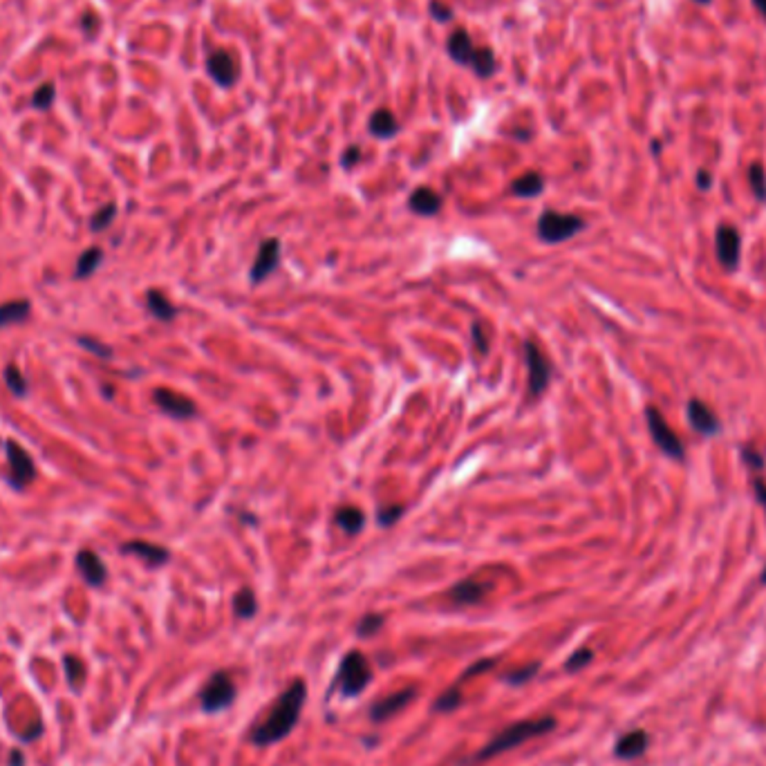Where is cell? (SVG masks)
<instances>
[{
  "label": "cell",
  "instance_id": "6da1fadb",
  "mask_svg": "<svg viewBox=\"0 0 766 766\" xmlns=\"http://www.w3.org/2000/svg\"><path fill=\"white\" fill-rule=\"evenodd\" d=\"M305 697H308V688L300 679H296L287 691L278 697V701L273 703L269 715L260 722L258 726H253L251 730V742L258 746H269L285 740L292 728L298 724V717L303 710Z\"/></svg>",
  "mask_w": 766,
  "mask_h": 766
},
{
  "label": "cell",
  "instance_id": "7a4b0ae2",
  "mask_svg": "<svg viewBox=\"0 0 766 766\" xmlns=\"http://www.w3.org/2000/svg\"><path fill=\"white\" fill-rule=\"evenodd\" d=\"M556 726V719L554 717H538V719H525V722H515L511 726H507L504 730H500L495 738L484 744L482 750L478 755H475V762H484V760H491V757H498L502 753H507V750L525 744L533 738H540V735H547L551 728Z\"/></svg>",
  "mask_w": 766,
  "mask_h": 766
},
{
  "label": "cell",
  "instance_id": "3957f363",
  "mask_svg": "<svg viewBox=\"0 0 766 766\" xmlns=\"http://www.w3.org/2000/svg\"><path fill=\"white\" fill-rule=\"evenodd\" d=\"M370 679H372L370 661H367L359 650L347 652L339 666V675H336V681L341 686V693L345 697H357L365 691Z\"/></svg>",
  "mask_w": 766,
  "mask_h": 766
},
{
  "label": "cell",
  "instance_id": "277c9868",
  "mask_svg": "<svg viewBox=\"0 0 766 766\" xmlns=\"http://www.w3.org/2000/svg\"><path fill=\"white\" fill-rule=\"evenodd\" d=\"M585 222L578 216H570V213H556V211H545L538 220V236L542 242L556 244L574 238L578 231H583Z\"/></svg>",
  "mask_w": 766,
  "mask_h": 766
},
{
  "label": "cell",
  "instance_id": "5b68a950",
  "mask_svg": "<svg viewBox=\"0 0 766 766\" xmlns=\"http://www.w3.org/2000/svg\"><path fill=\"white\" fill-rule=\"evenodd\" d=\"M234 699H236V683L231 681V677H229L226 672H216V675H211V679L206 681V686L200 693L202 708L206 713H220L231 706Z\"/></svg>",
  "mask_w": 766,
  "mask_h": 766
},
{
  "label": "cell",
  "instance_id": "8992f818",
  "mask_svg": "<svg viewBox=\"0 0 766 766\" xmlns=\"http://www.w3.org/2000/svg\"><path fill=\"white\" fill-rule=\"evenodd\" d=\"M646 419H648V428L650 435L654 439V444L661 448L668 457L672 459H683V444L679 441V437L675 435V431L668 426V421L663 419V415L656 408H648L646 410Z\"/></svg>",
  "mask_w": 766,
  "mask_h": 766
},
{
  "label": "cell",
  "instance_id": "52a82bcc",
  "mask_svg": "<svg viewBox=\"0 0 766 766\" xmlns=\"http://www.w3.org/2000/svg\"><path fill=\"white\" fill-rule=\"evenodd\" d=\"M525 357H527V370H529V399H538V397L547 390L549 379H551V367L545 355L538 350L533 341L525 343Z\"/></svg>",
  "mask_w": 766,
  "mask_h": 766
},
{
  "label": "cell",
  "instance_id": "ba28073f",
  "mask_svg": "<svg viewBox=\"0 0 766 766\" xmlns=\"http://www.w3.org/2000/svg\"><path fill=\"white\" fill-rule=\"evenodd\" d=\"M5 451H7V462L11 468V484L16 488H25L29 482L36 478V466L34 459L27 455V451L21 446L19 441H5Z\"/></svg>",
  "mask_w": 766,
  "mask_h": 766
},
{
  "label": "cell",
  "instance_id": "9c48e42d",
  "mask_svg": "<svg viewBox=\"0 0 766 766\" xmlns=\"http://www.w3.org/2000/svg\"><path fill=\"white\" fill-rule=\"evenodd\" d=\"M715 249L717 260L726 269H735L740 265V253H742V238L735 226L722 224L715 234Z\"/></svg>",
  "mask_w": 766,
  "mask_h": 766
},
{
  "label": "cell",
  "instance_id": "30bf717a",
  "mask_svg": "<svg viewBox=\"0 0 766 766\" xmlns=\"http://www.w3.org/2000/svg\"><path fill=\"white\" fill-rule=\"evenodd\" d=\"M280 260V240L278 238H267L263 244H260L258 256L251 265V283H263L267 276L278 267Z\"/></svg>",
  "mask_w": 766,
  "mask_h": 766
},
{
  "label": "cell",
  "instance_id": "8fae6325",
  "mask_svg": "<svg viewBox=\"0 0 766 766\" xmlns=\"http://www.w3.org/2000/svg\"><path fill=\"white\" fill-rule=\"evenodd\" d=\"M152 399H155V404L166 412V415H171L175 419H191L197 412L195 404L189 399V397L173 392L168 388H157L152 392Z\"/></svg>",
  "mask_w": 766,
  "mask_h": 766
},
{
  "label": "cell",
  "instance_id": "7c38bea8",
  "mask_svg": "<svg viewBox=\"0 0 766 766\" xmlns=\"http://www.w3.org/2000/svg\"><path fill=\"white\" fill-rule=\"evenodd\" d=\"M206 70H209V76L213 81H216L218 85L222 88H231L236 85L238 81V63L236 58L224 52V50H218L213 52L209 58H206Z\"/></svg>",
  "mask_w": 766,
  "mask_h": 766
},
{
  "label": "cell",
  "instance_id": "4fadbf2b",
  "mask_svg": "<svg viewBox=\"0 0 766 766\" xmlns=\"http://www.w3.org/2000/svg\"><path fill=\"white\" fill-rule=\"evenodd\" d=\"M76 570L83 576V580L90 587H101L108 578V570H105L103 560L95 554L92 549H83L76 556Z\"/></svg>",
  "mask_w": 766,
  "mask_h": 766
},
{
  "label": "cell",
  "instance_id": "5bb4252c",
  "mask_svg": "<svg viewBox=\"0 0 766 766\" xmlns=\"http://www.w3.org/2000/svg\"><path fill=\"white\" fill-rule=\"evenodd\" d=\"M415 688H406V691H399V693H392L390 697H383L381 701H377L374 706L370 708V715L374 722H383V719H390L392 715L402 713L408 703L415 699Z\"/></svg>",
  "mask_w": 766,
  "mask_h": 766
},
{
  "label": "cell",
  "instance_id": "9a60e30c",
  "mask_svg": "<svg viewBox=\"0 0 766 766\" xmlns=\"http://www.w3.org/2000/svg\"><path fill=\"white\" fill-rule=\"evenodd\" d=\"M121 551H124V554H132V556L144 558L150 567H162V565L168 562V558H171L168 549H164L162 545H155V542H146V540L124 542V545H121Z\"/></svg>",
  "mask_w": 766,
  "mask_h": 766
},
{
  "label": "cell",
  "instance_id": "2e32d148",
  "mask_svg": "<svg viewBox=\"0 0 766 766\" xmlns=\"http://www.w3.org/2000/svg\"><path fill=\"white\" fill-rule=\"evenodd\" d=\"M688 419H691L693 428L701 435H717L719 433V421L715 417V412L699 399H691L688 404Z\"/></svg>",
  "mask_w": 766,
  "mask_h": 766
},
{
  "label": "cell",
  "instance_id": "e0dca14e",
  "mask_svg": "<svg viewBox=\"0 0 766 766\" xmlns=\"http://www.w3.org/2000/svg\"><path fill=\"white\" fill-rule=\"evenodd\" d=\"M486 592H488L486 583L466 578V580H462V583H457L455 587L448 589V599L455 605H475V603H480L484 599Z\"/></svg>",
  "mask_w": 766,
  "mask_h": 766
},
{
  "label": "cell",
  "instance_id": "ac0fdd59",
  "mask_svg": "<svg viewBox=\"0 0 766 766\" xmlns=\"http://www.w3.org/2000/svg\"><path fill=\"white\" fill-rule=\"evenodd\" d=\"M646 748H648V735L643 730H632V733L623 735V738L617 742L614 753L621 760H634L646 753Z\"/></svg>",
  "mask_w": 766,
  "mask_h": 766
},
{
  "label": "cell",
  "instance_id": "d6986e66",
  "mask_svg": "<svg viewBox=\"0 0 766 766\" xmlns=\"http://www.w3.org/2000/svg\"><path fill=\"white\" fill-rule=\"evenodd\" d=\"M408 206L415 213H419V216H435V213L441 209V195L428 187L415 189L408 200Z\"/></svg>",
  "mask_w": 766,
  "mask_h": 766
},
{
  "label": "cell",
  "instance_id": "ffe728a7",
  "mask_svg": "<svg viewBox=\"0 0 766 766\" xmlns=\"http://www.w3.org/2000/svg\"><path fill=\"white\" fill-rule=\"evenodd\" d=\"M446 48H448V56L455 61V63H459V65H471L475 48H473V43H471V38H468V34H466V29L457 27L455 32L451 34Z\"/></svg>",
  "mask_w": 766,
  "mask_h": 766
},
{
  "label": "cell",
  "instance_id": "44dd1931",
  "mask_svg": "<svg viewBox=\"0 0 766 766\" xmlns=\"http://www.w3.org/2000/svg\"><path fill=\"white\" fill-rule=\"evenodd\" d=\"M370 132L379 140H390L397 132H399V121L394 119V115L386 108H379L372 117H370Z\"/></svg>",
  "mask_w": 766,
  "mask_h": 766
},
{
  "label": "cell",
  "instance_id": "7402d4cb",
  "mask_svg": "<svg viewBox=\"0 0 766 766\" xmlns=\"http://www.w3.org/2000/svg\"><path fill=\"white\" fill-rule=\"evenodd\" d=\"M29 303L27 300H9L5 305H0V330L7 325H16L23 323V320L29 316Z\"/></svg>",
  "mask_w": 766,
  "mask_h": 766
},
{
  "label": "cell",
  "instance_id": "603a6c76",
  "mask_svg": "<svg viewBox=\"0 0 766 766\" xmlns=\"http://www.w3.org/2000/svg\"><path fill=\"white\" fill-rule=\"evenodd\" d=\"M103 263V251L99 247H90L85 249L79 260H76V267H74V278L76 280H83L88 278V276H92L97 271V267Z\"/></svg>",
  "mask_w": 766,
  "mask_h": 766
},
{
  "label": "cell",
  "instance_id": "cb8c5ba5",
  "mask_svg": "<svg viewBox=\"0 0 766 766\" xmlns=\"http://www.w3.org/2000/svg\"><path fill=\"white\" fill-rule=\"evenodd\" d=\"M468 68H473V72L478 74L480 79H488V76H491L495 72V68H498L493 50L491 48H475L473 61H471Z\"/></svg>",
  "mask_w": 766,
  "mask_h": 766
},
{
  "label": "cell",
  "instance_id": "d4e9b609",
  "mask_svg": "<svg viewBox=\"0 0 766 766\" xmlns=\"http://www.w3.org/2000/svg\"><path fill=\"white\" fill-rule=\"evenodd\" d=\"M542 189H545V179L538 173H525L511 184V193L518 197H535L542 193Z\"/></svg>",
  "mask_w": 766,
  "mask_h": 766
},
{
  "label": "cell",
  "instance_id": "484cf974",
  "mask_svg": "<svg viewBox=\"0 0 766 766\" xmlns=\"http://www.w3.org/2000/svg\"><path fill=\"white\" fill-rule=\"evenodd\" d=\"M146 303H148L150 314L155 318H159V320H173L175 314H177L175 305L168 300L162 292H157V289H150L148 296H146Z\"/></svg>",
  "mask_w": 766,
  "mask_h": 766
},
{
  "label": "cell",
  "instance_id": "4316f807",
  "mask_svg": "<svg viewBox=\"0 0 766 766\" xmlns=\"http://www.w3.org/2000/svg\"><path fill=\"white\" fill-rule=\"evenodd\" d=\"M336 525H339L343 531H347L350 535H357L365 525V515L355 507H341L336 511Z\"/></svg>",
  "mask_w": 766,
  "mask_h": 766
},
{
  "label": "cell",
  "instance_id": "83f0119b",
  "mask_svg": "<svg viewBox=\"0 0 766 766\" xmlns=\"http://www.w3.org/2000/svg\"><path fill=\"white\" fill-rule=\"evenodd\" d=\"M234 609H236V614H238L240 619H251L256 612H258L256 594H253L249 587L240 589V592L234 596Z\"/></svg>",
  "mask_w": 766,
  "mask_h": 766
},
{
  "label": "cell",
  "instance_id": "f1b7e54d",
  "mask_svg": "<svg viewBox=\"0 0 766 766\" xmlns=\"http://www.w3.org/2000/svg\"><path fill=\"white\" fill-rule=\"evenodd\" d=\"M5 383H7V388L11 390V394H16V397L27 394V381H25L21 367L16 363H9L5 367Z\"/></svg>",
  "mask_w": 766,
  "mask_h": 766
},
{
  "label": "cell",
  "instance_id": "f546056e",
  "mask_svg": "<svg viewBox=\"0 0 766 766\" xmlns=\"http://www.w3.org/2000/svg\"><path fill=\"white\" fill-rule=\"evenodd\" d=\"M63 668H65V679L68 683L74 688V691H79L83 679H85V666L79 661L76 656H65L63 659Z\"/></svg>",
  "mask_w": 766,
  "mask_h": 766
},
{
  "label": "cell",
  "instance_id": "4dcf8cb0",
  "mask_svg": "<svg viewBox=\"0 0 766 766\" xmlns=\"http://www.w3.org/2000/svg\"><path fill=\"white\" fill-rule=\"evenodd\" d=\"M748 184H750V191H753V195L757 197L760 202H766V173L762 164H753L748 168Z\"/></svg>",
  "mask_w": 766,
  "mask_h": 766
},
{
  "label": "cell",
  "instance_id": "1f68e13d",
  "mask_svg": "<svg viewBox=\"0 0 766 766\" xmlns=\"http://www.w3.org/2000/svg\"><path fill=\"white\" fill-rule=\"evenodd\" d=\"M115 216H117V206H115V204H105L103 209H99V211L95 213V216H92V220H90V229H92V231H95V234L103 231V229H108V226H110V222L115 220Z\"/></svg>",
  "mask_w": 766,
  "mask_h": 766
},
{
  "label": "cell",
  "instance_id": "d6a6232c",
  "mask_svg": "<svg viewBox=\"0 0 766 766\" xmlns=\"http://www.w3.org/2000/svg\"><path fill=\"white\" fill-rule=\"evenodd\" d=\"M459 701H462V693H459V686H453V688H448V691L435 701V710H439V713H451V710H455V708L459 706Z\"/></svg>",
  "mask_w": 766,
  "mask_h": 766
},
{
  "label": "cell",
  "instance_id": "836d02e7",
  "mask_svg": "<svg viewBox=\"0 0 766 766\" xmlns=\"http://www.w3.org/2000/svg\"><path fill=\"white\" fill-rule=\"evenodd\" d=\"M383 627V617L381 614H367L365 619H361L359 623V634L361 636H372Z\"/></svg>",
  "mask_w": 766,
  "mask_h": 766
},
{
  "label": "cell",
  "instance_id": "e575fe53",
  "mask_svg": "<svg viewBox=\"0 0 766 766\" xmlns=\"http://www.w3.org/2000/svg\"><path fill=\"white\" fill-rule=\"evenodd\" d=\"M592 650H587V648H580V650H576L570 659H567V663H565V668L567 670H570V672H574V670H580V668H585L589 661H592Z\"/></svg>",
  "mask_w": 766,
  "mask_h": 766
},
{
  "label": "cell",
  "instance_id": "d590c367",
  "mask_svg": "<svg viewBox=\"0 0 766 766\" xmlns=\"http://www.w3.org/2000/svg\"><path fill=\"white\" fill-rule=\"evenodd\" d=\"M52 101H54V85H52V83H45V85H41V90L34 95V101H32V103H34V108L45 110V108H50Z\"/></svg>",
  "mask_w": 766,
  "mask_h": 766
},
{
  "label": "cell",
  "instance_id": "8d00e7d4",
  "mask_svg": "<svg viewBox=\"0 0 766 766\" xmlns=\"http://www.w3.org/2000/svg\"><path fill=\"white\" fill-rule=\"evenodd\" d=\"M79 343H81L88 352H92V355H97V357H101V359H110V357H112V350H108V345H103V343H99V341H95V339H90V336H88V339H85V336H81Z\"/></svg>",
  "mask_w": 766,
  "mask_h": 766
},
{
  "label": "cell",
  "instance_id": "74e56055",
  "mask_svg": "<svg viewBox=\"0 0 766 766\" xmlns=\"http://www.w3.org/2000/svg\"><path fill=\"white\" fill-rule=\"evenodd\" d=\"M538 668H540V663L523 666V668H520V670H515V672H509L507 681H511V683H525V681H529V679H531V677L535 675V672H538Z\"/></svg>",
  "mask_w": 766,
  "mask_h": 766
},
{
  "label": "cell",
  "instance_id": "f35d334b",
  "mask_svg": "<svg viewBox=\"0 0 766 766\" xmlns=\"http://www.w3.org/2000/svg\"><path fill=\"white\" fill-rule=\"evenodd\" d=\"M402 513H404V509H402V507H388V509H381V511H379L377 520H379V525H383V527H390V525H394L397 520L402 518Z\"/></svg>",
  "mask_w": 766,
  "mask_h": 766
},
{
  "label": "cell",
  "instance_id": "ab89813d",
  "mask_svg": "<svg viewBox=\"0 0 766 766\" xmlns=\"http://www.w3.org/2000/svg\"><path fill=\"white\" fill-rule=\"evenodd\" d=\"M431 14H433V19H437L439 23H448L451 16H453V11L444 3H439V0H431Z\"/></svg>",
  "mask_w": 766,
  "mask_h": 766
},
{
  "label": "cell",
  "instance_id": "60d3db41",
  "mask_svg": "<svg viewBox=\"0 0 766 766\" xmlns=\"http://www.w3.org/2000/svg\"><path fill=\"white\" fill-rule=\"evenodd\" d=\"M359 159H361V148H359V146H350V148L343 152L341 164H343L345 168H352V166L359 164Z\"/></svg>",
  "mask_w": 766,
  "mask_h": 766
},
{
  "label": "cell",
  "instance_id": "b9f144b4",
  "mask_svg": "<svg viewBox=\"0 0 766 766\" xmlns=\"http://www.w3.org/2000/svg\"><path fill=\"white\" fill-rule=\"evenodd\" d=\"M495 661H493V659H482V661L480 663H475V666H471L466 672H464V677H462V681H466L471 675H478V672H482V670H488V668H491Z\"/></svg>",
  "mask_w": 766,
  "mask_h": 766
},
{
  "label": "cell",
  "instance_id": "7bdbcfd3",
  "mask_svg": "<svg viewBox=\"0 0 766 766\" xmlns=\"http://www.w3.org/2000/svg\"><path fill=\"white\" fill-rule=\"evenodd\" d=\"M473 339H475V347H478L480 355H486V347H488V343H486V339H484V332H482V327H480V325H475V327H473Z\"/></svg>",
  "mask_w": 766,
  "mask_h": 766
},
{
  "label": "cell",
  "instance_id": "ee69618b",
  "mask_svg": "<svg viewBox=\"0 0 766 766\" xmlns=\"http://www.w3.org/2000/svg\"><path fill=\"white\" fill-rule=\"evenodd\" d=\"M753 488H755V495H757V500L764 504V509H766V484H764L762 480H755V482H753ZM762 580L766 583V570H764V574H762Z\"/></svg>",
  "mask_w": 766,
  "mask_h": 766
},
{
  "label": "cell",
  "instance_id": "f6af8a7d",
  "mask_svg": "<svg viewBox=\"0 0 766 766\" xmlns=\"http://www.w3.org/2000/svg\"><path fill=\"white\" fill-rule=\"evenodd\" d=\"M697 187H699L701 191H708V189L713 187V175H710L708 171H699V173H697Z\"/></svg>",
  "mask_w": 766,
  "mask_h": 766
},
{
  "label": "cell",
  "instance_id": "bcb514c9",
  "mask_svg": "<svg viewBox=\"0 0 766 766\" xmlns=\"http://www.w3.org/2000/svg\"><path fill=\"white\" fill-rule=\"evenodd\" d=\"M9 766H25V755H23V750H19V748H14V750H11V755H9Z\"/></svg>",
  "mask_w": 766,
  "mask_h": 766
},
{
  "label": "cell",
  "instance_id": "7dc6e473",
  "mask_svg": "<svg viewBox=\"0 0 766 766\" xmlns=\"http://www.w3.org/2000/svg\"><path fill=\"white\" fill-rule=\"evenodd\" d=\"M744 455H746V459H748V462H753L755 466H762V459H760V457H755L757 453H753V451H746Z\"/></svg>",
  "mask_w": 766,
  "mask_h": 766
},
{
  "label": "cell",
  "instance_id": "c3c4849f",
  "mask_svg": "<svg viewBox=\"0 0 766 766\" xmlns=\"http://www.w3.org/2000/svg\"><path fill=\"white\" fill-rule=\"evenodd\" d=\"M753 5H755V9L762 14V16L766 19V0H753Z\"/></svg>",
  "mask_w": 766,
  "mask_h": 766
},
{
  "label": "cell",
  "instance_id": "681fc988",
  "mask_svg": "<svg viewBox=\"0 0 766 766\" xmlns=\"http://www.w3.org/2000/svg\"><path fill=\"white\" fill-rule=\"evenodd\" d=\"M695 3H699V5H708L710 0H695Z\"/></svg>",
  "mask_w": 766,
  "mask_h": 766
}]
</instances>
